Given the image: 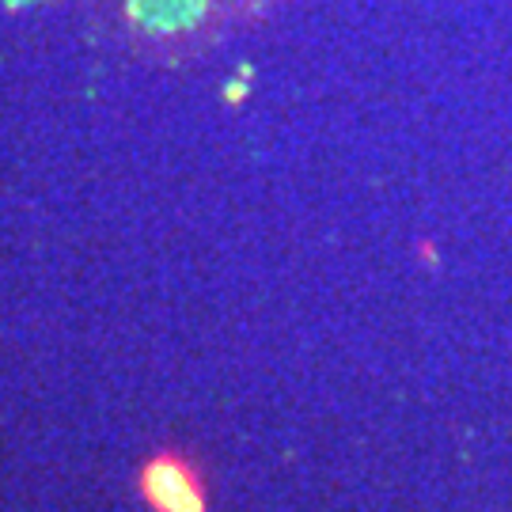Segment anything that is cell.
<instances>
[{
  "label": "cell",
  "mask_w": 512,
  "mask_h": 512,
  "mask_svg": "<svg viewBox=\"0 0 512 512\" xmlns=\"http://www.w3.org/2000/svg\"><path fill=\"white\" fill-rule=\"evenodd\" d=\"M122 23L152 46H194L217 23V0H122Z\"/></svg>",
  "instance_id": "cell-1"
},
{
  "label": "cell",
  "mask_w": 512,
  "mask_h": 512,
  "mask_svg": "<svg viewBox=\"0 0 512 512\" xmlns=\"http://www.w3.org/2000/svg\"><path fill=\"white\" fill-rule=\"evenodd\" d=\"M137 490L152 512H209L202 467L186 452H156L145 459Z\"/></svg>",
  "instance_id": "cell-2"
},
{
  "label": "cell",
  "mask_w": 512,
  "mask_h": 512,
  "mask_svg": "<svg viewBox=\"0 0 512 512\" xmlns=\"http://www.w3.org/2000/svg\"><path fill=\"white\" fill-rule=\"evenodd\" d=\"M8 12H27V8H38V4H46V0H0Z\"/></svg>",
  "instance_id": "cell-3"
}]
</instances>
